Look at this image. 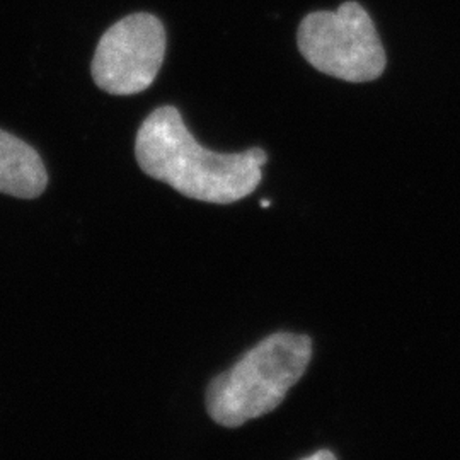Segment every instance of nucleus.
Here are the masks:
<instances>
[{"instance_id": "obj_7", "label": "nucleus", "mask_w": 460, "mask_h": 460, "mask_svg": "<svg viewBox=\"0 0 460 460\" xmlns=\"http://www.w3.org/2000/svg\"><path fill=\"white\" fill-rule=\"evenodd\" d=\"M261 205H263V207H270L271 201H266V199H264V201H261Z\"/></svg>"}, {"instance_id": "obj_3", "label": "nucleus", "mask_w": 460, "mask_h": 460, "mask_svg": "<svg viewBox=\"0 0 460 460\" xmlns=\"http://www.w3.org/2000/svg\"><path fill=\"white\" fill-rule=\"evenodd\" d=\"M296 43L314 68L341 81L370 83L385 70L387 58L376 24L357 2L304 17Z\"/></svg>"}, {"instance_id": "obj_2", "label": "nucleus", "mask_w": 460, "mask_h": 460, "mask_svg": "<svg viewBox=\"0 0 460 460\" xmlns=\"http://www.w3.org/2000/svg\"><path fill=\"white\" fill-rule=\"evenodd\" d=\"M311 357L313 343L304 334L277 332L264 338L212 380L207 393L212 420L235 428L277 410L305 374Z\"/></svg>"}, {"instance_id": "obj_4", "label": "nucleus", "mask_w": 460, "mask_h": 460, "mask_svg": "<svg viewBox=\"0 0 460 460\" xmlns=\"http://www.w3.org/2000/svg\"><path fill=\"white\" fill-rule=\"evenodd\" d=\"M163 22L147 13L123 17L99 40L93 79L108 94L132 96L155 81L165 55Z\"/></svg>"}, {"instance_id": "obj_5", "label": "nucleus", "mask_w": 460, "mask_h": 460, "mask_svg": "<svg viewBox=\"0 0 460 460\" xmlns=\"http://www.w3.org/2000/svg\"><path fill=\"white\" fill-rule=\"evenodd\" d=\"M49 174L43 159L16 135L0 130V193L33 199L47 190Z\"/></svg>"}, {"instance_id": "obj_1", "label": "nucleus", "mask_w": 460, "mask_h": 460, "mask_svg": "<svg viewBox=\"0 0 460 460\" xmlns=\"http://www.w3.org/2000/svg\"><path fill=\"white\" fill-rule=\"evenodd\" d=\"M140 169L184 197L229 205L251 195L261 182L268 155L261 148L218 154L201 147L186 128L181 113L163 106L147 116L137 133Z\"/></svg>"}, {"instance_id": "obj_6", "label": "nucleus", "mask_w": 460, "mask_h": 460, "mask_svg": "<svg viewBox=\"0 0 460 460\" xmlns=\"http://www.w3.org/2000/svg\"><path fill=\"white\" fill-rule=\"evenodd\" d=\"M302 460H338L336 459V456L332 454V452H329V450H319V452H315L313 456H309V457H305V459Z\"/></svg>"}]
</instances>
